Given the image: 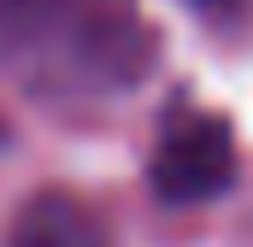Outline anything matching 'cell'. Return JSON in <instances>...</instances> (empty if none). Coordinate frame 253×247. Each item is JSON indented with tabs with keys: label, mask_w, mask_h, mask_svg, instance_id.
<instances>
[{
	"label": "cell",
	"mask_w": 253,
	"mask_h": 247,
	"mask_svg": "<svg viewBox=\"0 0 253 247\" xmlns=\"http://www.w3.org/2000/svg\"><path fill=\"white\" fill-rule=\"evenodd\" d=\"M12 247H112V242L94 206H83L77 194H36L12 224Z\"/></svg>",
	"instance_id": "obj_2"
},
{
	"label": "cell",
	"mask_w": 253,
	"mask_h": 247,
	"mask_svg": "<svg viewBox=\"0 0 253 247\" xmlns=\"http://www.w3.org/2000/svg\"><path fill=\"white\" fill-rule=\"evenodd\" d=\"M236 183V141L230 124L212 112H177L153 147V188L171 206L212 200Z\"/></svg>",
	"instance_id": "obj_1"
}]
</instances>
